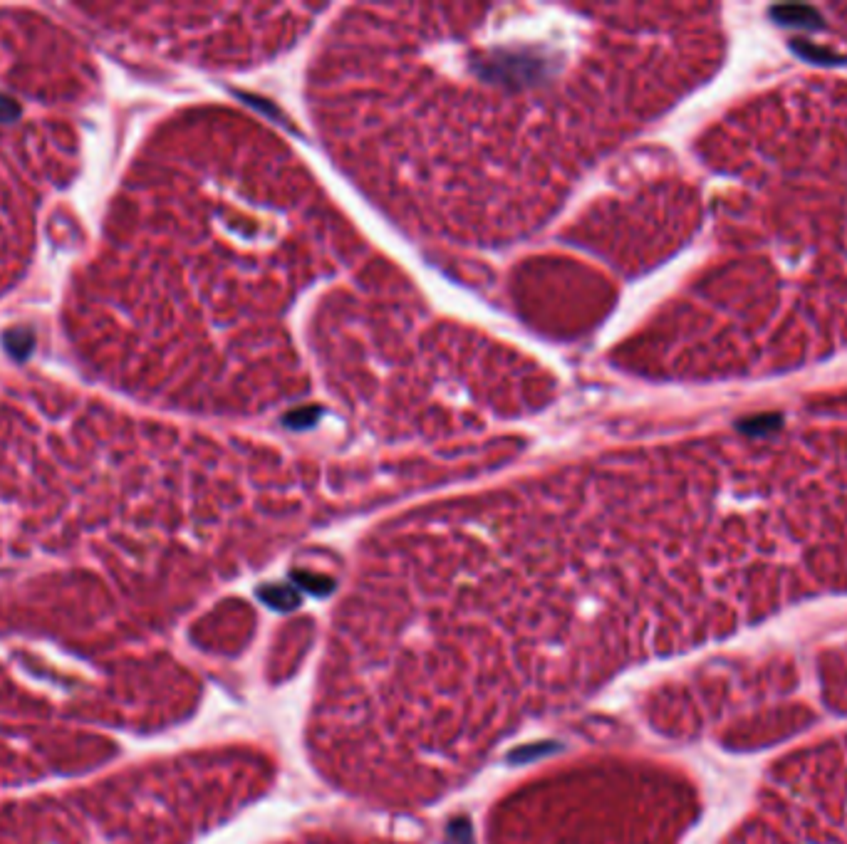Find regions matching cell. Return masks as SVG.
I'll use <instances>...</instances> for the list:
<instances>
[{"mask_svg": "<svg viewBox=\"0 0 847 844\" xmlns=\"http://www.w3.org/2000/svg\"><path fill=\"white\" fill-rule=\"evenodd\" d=\"M773 15H776L778 23H788V25H803V28H820V15L815 13V10L810 8H773Z\"/></svg>", "mask_w": 847, "mask_h": 844, "instance_id": "6da1fadb", "label": "cell"}]
</instances>
